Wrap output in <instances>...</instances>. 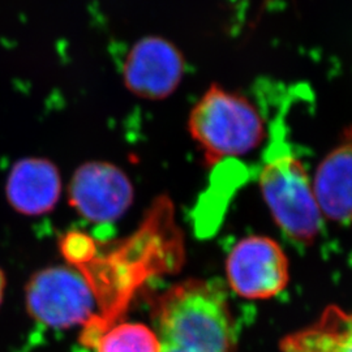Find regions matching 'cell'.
<instances>
[{"instance_id": "obj_1", "label": "cell", "mask_w": 352, "mask_h": 352, "mask_svg": "<svg viewBox=\"0 0 352 352\" xmlns=\"http://www.w3.org/2000/svg\"><path fill=\"white\" fill-rule=\"evenodd\" d=\"M162 346L187 352H235L238 330L223 285L189 278L164 292L154 305Z\"/></svg>"}, {"instance_id": "obj_2", "label": "cell", "mask_w": 352, "mask_h": 352, "mask_svg": "<svg viewBox=\"0 0 352 352\" xmlns=\"http://www.w3.org/2000/svg\"><path fill=\"white\" fill-rule=\"evenodd\" d=\"M285 129L274 126L266 148L258 184L274 222L289 239L312 244L322 227L312 179L286 140Z\"/></svg>"}, {"instance_id": "obj_3", "label": "cell", "mask_w": 352, "mask_h": 352, "mask_svg": "<svg viewBox=\"0 0 352 352\" xmlns=\"http://www.w3.org/2000/svg\"><path fill=\"white\" fill-rule=\"evenodd\" d=\"M188 131L208 166L250 154L267 136L257 107L247 97L215 84L192 109Z\"/></svg>"}, {"instance_id": "obj_4", "label": "cell", "mask_w": 352, "mask_h": 352, "mask_svg": "<svg viewBox=\"0 0 352 352\" xmlns=\"http://www.w3.org/2000/svg\"><path fill=\"white\" fill-rule=\"evenodd\" d=\"M96 300L88 279L74 266L42 269L26 283L28 314L54 329L88 324L96 316Z\"/></svg>"}, {"instance_id": "obj_5", "label": "cell", "mask_w": 352, "mask_h": 352, "mask_svg": "<svg viewBox=\"0 0 352 352\" xmlns=\"http://www.w3.org/2000/svg\"><path fill=\"white\" fill-rule=\"evenodd\" d=\"M227 283L247 300H267L283 292L289 282V258L279 243L252 235L239 240L226 258Z\"/></svg>"}, {"instance_id": "obj_6", "label": "cell", "mask_w": 352, "mask_h": 352, "mask_svg": "<svg viewBox=\"0 0 352 352\" xmlns=\"http://www.w3.org/2000/svg\"><path fill=\"white\" fill-rule=\"evenodd\" d=\"M131 179L109 162L81 164L68 186L69 205L93 223H110L124 215L133 202Z\"/></svg>"}, {"instance_id": "obj_7", "label": "cell", "mask_w": 352, "mask_h": 352, "mask_svg": "<svg viewBox=\"0 0 352 352\" xmlns=\"http://www.w3.org/2000/svg\"><path fill=\"white\" fill-rule=\"evenodd\" d=\"M186 71L182 52L161 37L140 39L123 65L126 89L144 100L161 101L179 88Z\"/></svg>"}, {"instance_id": "obj_8", "label": "cell", "mask_w": 352, "mask_h": 352, "mask_svg": "<svg viewBox=\"0 0 352 352\" xmlns=\"http://www.w3.org/2000/svg\"><path fill=\"white\" fill-rule=\"evenodd\" d=\"M62 195V176L55 164L28 157L13 164L7 182V201L19 214L38 217L51 212Z\"/></svg>"}, {"instance_id": "obj_9", "label": "cell", "mask_w": 352, "mask_h": 352, "mask_svg": "<svg viewBox=\"0 0 352 352\" xmlns=\"http://www.w3.org/2000/svg\"><path fill=\"white\" fill-rule=\"evenodd\" d=\"M312 187L324 218L340 225H351L352 135L320 162Z\"/></svg>"}, {"instance_id": "obj_10", "label": "cell", "mask_w": 352, "mask_h": 352, "mask_svg": "<svg viewBox=\"0 0 352 352\" xmlns=\"http://www.w3.org/2000/svg\"><path fill=\"white\" fill-rule=\"evenodd\" d=\"M280 352H352V312L327 305L315 322L279 340Z\"/></svg>"}, {"instance_id": "obj_11", "label": "cell", "mask_w": 352, "mask_h": 352, "mask_svg": "<svg viewBox=\"0 0 352 352\" xmlns=\"http://www.w3.org/2000/svg\"><path fill=\"white\" fill-rule=\"evenodd\" d=\"M97 352H161L157 333L140 322H118L107 327L97 338Z\"/></svg>"}, {"instance_id": "obj_12", "label": "cell", "mask_w": 352, "mask_h": 352, "mask_svg": "<svg viewBox=\"0 0 352 352\" xmlns=\"http://www.w3.org/2000/svg\"><path fill=\"white\" fill-rule=\"evenodd\" d=\"M60 251L67 261L76 269L89 264L98 254L96 241L87 234L78 231L68 232L60 240Z\"/></svg>"}, {"instance_id": "obj_13", "label": "cell", "mask_w": 352, "mask_h": 352, "mask_svg": "<svg viewBox=\"0 0 352 352\" xmlns=\"http://www.w3.org/2000/svg\"><path fill=\"white\" fill-rule=\"evenodd\" d=\"M6 286H7V279H6V274L3 272V269L0 267V305L4 299V292H6Z\"/></svg>"}, {"instance_id": "obj_14", "label": "cell", "mask_w": 352, "mask_h": 352, "mask_svg": "<svg viewBox=\"0 0 352 352\" xmlns=\"http://www.w3.org/2000/svg\"><path fill=\"white\" fill-rule=\"evenodd\" d=\"M161 352H187V351H182V350H177V349H174V347H167V346H162V351Z\"/></svg>"}]
</instances>
